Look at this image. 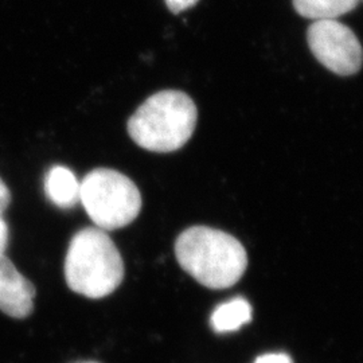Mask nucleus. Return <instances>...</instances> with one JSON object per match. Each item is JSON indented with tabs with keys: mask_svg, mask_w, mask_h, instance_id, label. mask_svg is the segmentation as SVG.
Returning <instances> with one entry per match:
<instances>
[{
	"mask_svg": "<svg viewBox=\"0 0 363 363\" xmlns=\"http://www.w3.org/2000/svg\"><path fill=\"white\" fill-rule=\"evenodd\" d=\"M65 279L73 292L89 298L116 291L124 279V262L105 230L85 228L74 234L66 253Z\"/></svg>",
	"mask_w": 363,
	"mask_h": 363,
	"instance_id": "obj_3",
	"label": "nucleus"
},
{
	"mask_svg": "<svg viewBox=\"0 0 363 363\" xmlns=\"http://www.w3.org/2000/svg\"><path fill=\"white\" fill-rule=\"evenodd\" d=\"M199 0H166V4L169 7V11L172 13H181L191 7H194L195 4Z\"/></svg>",
	"mask_w": 363,
	"mask_h": 363,
	"instance_id": "obj_10",
	"label": "nucleus"
},
{
	"mask_svg": "<svg viewBox=\"0 0 363 363\" xmlns=\"http://www.w3.org/2000/svg\"><path fill=\"white\" fill-rule=\"evenodd\" d=\"M11 203V193L7 184L0 178V216L9 208Z\"/></svg>",
	"mask_w": 363,
	"mask_h": 363,
	"instance_id": "obj_12",
	"label": "nucleus"
},
{
	"mask_svg": "<svg viewBox=\"0 0 363 363\" xmlns=\"http://www.w3.org/2000/svg\"><path fill=\"white\" fill-rule=\"evenodd\" d=\"M45 191L55 206L70 208L79 202V183L72 169L54 166L45 178Z\"/></svg>",
	"mask_w": 363,
	"mask_h": 363,
	"instance_id": "obj_7",
	"label": "nucleus"
},
{
	"mask_svg": "<svg viewBox=\"0 0 363 363\" xmlns=\"http://www.w3.org/2000/svg\"><path fill=\"white\" fill-rule=\"evenodd\" d=\"M175 256L184 272L210 289L237 284L247 271V253L232 234L208 226H193L179 234Z\"/></svg>",
	"mask_w": 363,
	"mask_h": 363,
	"instance_id": "obj_1",
	"label": "nucleus"
},
{
	"mask_svg": "<svg viewBox=\"0 0 363 363\" xmlns=\"http://www.w3.org/2000/svg\"><path fill=\"white\" fill-rule=\"evenodd\" d=\"M313 57L337 76H352L363 65V49L350 27L337 19L315 21L307 31Z\"/></svg>",
	"mask_w": 363,
	"mask_h": 363,
	"instance_id": "obj_5",
	"label": "nucleus"
},
{
	"mask_svg": "<svg viewBox=\"0 0 363 363\" xmlns=\"http://www.w3.org/2000/svg\"><path fill=\"white\" fill-rule=\"evenodd\" d=\"M79 202L99 229L128 226L142 210V194L130 178L116 169H94L79 183Z\"/></svg>",
	"mask_w": 363,
	"mask_h": 363,
	"instance_id": "obj_4",
	"label": "nucleus"
},
{
	"mask_svg": "<svg viewBox=\"0 0 363 363\" xmlns=\"http://www.w3.org/2000/svg\"><path fill=\"white\" fill-rule=\"evenodd\" d=\"M7 244H9V228L6 220H3L0 216V255L4 253Z\"/></svg>",
	"mask_w": 363,
	"mask_h": 363,
	"instance_id": "obj_13",
	"label": "nucleus"
},
{
	"mask_svg": "<svg viewBox=\"0 0 363 363\" xmlns=\"http://www.w3.org/2000/svg\"><path fill=\"white\" fill-rule=\"evenodd\" d=\"M358 3L359 0H294V7L303 18L325 21L351 13Z\"/></svg>",
	"mask_w": 363,
	"mask_h": 363,
	"instance_id": "obj_9",
	"label": "nucleus"
},
{
	"mask_svg": "<svg viewBox=\"0 0 363 363\" xmlns=\"http://www.w3.org/2000/svg\"><path fill=\"white\" fill-rule=\"evenodd\" d=\"M198 121L193 99L181 91H157L148 97L127 123L130 139L147 151L167 154L187 143Z\"/></svg>",
	"mask_w": 363,
	"mask_h": 363,
	"instance_id": "obj_2",
	"label": "nucleus"
},
{
	"mask_svg": "<svg viewBox=\"0 0 363 363\" xmlns=\"http://www.w3.org/2000/svg\"><path fill=\"white\" fill-rule=\"evenodd\" d=\"M35 288L19 272L11 259L0 255V311L25 319L34 310Z\"/></svg>",
	"mask_w": 363,
	"mask_h": 363,
	"instance_id": "obj_6",
	"label": "nucleus"
},
{
	"mask_svg": "<svg viewBox=\"0 0 363 363\" xmlns=\"http://www.w3.org/2000/svg\"><path fill=\"white\" fill-rule=\"evenodd\" d=\"M210 320L216 333H233L252 320V306L247 298H233L218 306Z\"/></svg>",
	"mask_w": 363,
	"mask_h": 363,
	"instance_id": "obj_8",
	"label": "nucleus"
},
{
	"mask_svg": "<svg viewBox=\"0 0 363 363\" xmlns=\"http://www.w3.org/2000/svg\"><path fill=\"white\" fill-rule=\"evenodd\" d=\"M255 363H294V361L288 354L271 352V354L261 355L255 361Z\"/></svg>",
	"mask_w": 363,
	"mask_h": 363,
	"instance_id": "obj_11",
	"label": "nucleus"
}]
</instances>
